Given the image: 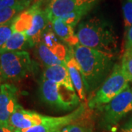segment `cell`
<instances>
[{
    "label": "cell",
    "instance_id": "obj_1",
    "mask_svg": "<svg viewBox=\"0 0 132 132\" xmlns=\"http://www.w3.org/2000/svg\"><path fill=\"white\" fill-rule=\"evenodd\" d=\"M72 48L83 76L85 91L92 93L111 74L114 66V55L86 47L79 43Z\"/></svg>",
    "mask_w": 132,
    "mask_h": 132
},
{
    "label": "cell",
    "instance_id": "obj_2",
    "mask_svg": "<svg viewBox=\"0 0 132 132\" xmlns=\"http://www.w3.org/2000/svg\"><path fill=\"white\" fill-rule=\"evenodd\" d=\"M76 35L81 46L113 55L118 52V37L113 26L101 17L93 16L81 21Z\"/></svg>",
    "mask_w": 132,
    "mask_h": 132
},
{
    "label": "cell",
    "instance_id": "obj_3",
    "mask_svg": "<svg viewBox=\"0 0 132 132\" xmlns=\"http://www.w3.org/2000/svg\"><path fill=\"white\" fill-rule=\"evenodd\" d=\"M40 93L44 103L60 111L73 110L80 104L81 100L75 89L43 78L40 83Z\"/></svg>",
    "mask_w": 132,
    "mask_h": 132
},
{
    "label": "cell",
    "instance_id": "obj_4",
    "mask_svg": "<svg viewBox=\"0 0 132 132\" xmlns=\"http://www.w3.org/2000/svg\"><path fill=\"white\" fill-rule=\"evenodd\" d=\"M128 79L122 71L120 65H115L111 74L101 85L95 95L90 99L88 106L90 109L103 108L128 86Z\"/></svg>",
    "mask_w": 132,
    "mask_h": 132
},
{
    "label": "cell",
    "instance_id": "obj_5",
    "mask_svg": "<svg viewBox=\"0 0 132 132\" xmlns=\"http://www.w3.org/2000/svg\"><path fill=\"white\" fill-rule=\"evenodd\" d=\"M31 68L32 60L26 51L0 54V76L3 80H21Z\"/></svg>",
    "mask_w": 132,
    "mask_h": 132
},
{
    "label": "cell",
    "instance_id": "obj_6",
    "mask_svg": "<svg viewBox=\"0 0 132 132\" xmlns=\"http://www.w3.org/2000/svg\"><path fill=\"white\" fill-rule=\"evenodd\" d=\"M103 122L106 127L117 125L124 117L132 112V87L128 85L104 107Z\"/></svg>",
    "mask_w": 132,
    "mask_h": 132
},
{
    "label": "cell",
    "instance_id": "obj_7",
    "mask_svg": "<svg viewBox=\"0 0 132 132\" xmlns=\"http://www.w3.org/2000/svg\"><path fill=\"white\" fill-rule=\"evenodd\" d=\"M98 2V0H52L45 9L52 23L55 19L75 11L84 10L89 13Z\"/></svg>",
    "mask_w": 132,
    "mask_h": 132
},
{
    "label": "cell",
    "instance_id": "obj_8",
    "mask_svg": "<svg viewBox=\"0 0 132 132\" xmlns=\"http://www.w3.org/2000/svg\"><path fill=\"white\" fill-rule=\"evenodd\" d=\"M86 111L85 104H81L72 112L60 117L48 116L47 119L42 123L34 127L24 130H15L14 132H58L66 126L71 124L83 117Z\"/></svg>",
    "mask_w": 132,
    "mask_h": 132
},
{
    "label": "cell",
    "instance_id": "obj_9",
    "mask_svg": "<svg viewBox=\"0 0 132 132\" xmlns=\"http://www.w3.org/2000/svg\"><path fill=\"white\" fill-rule=\"evenodd\" d=\"M18 88L12 84L0 85V124L9 126L10 118L18 105Z\"/></svg>",
    "mask_w": 132,
    "mask_h": 132
},
{
    "label": "cell",
    "instance_id": "obj_10",
    "mask_svg": "<svg viewBox=\"0 0 132 132\" xmlns=\"http://www.w3.org/2000/svg\"><path fill=\"white\" fill-rule=\"evenodd\" d=\"M47 118L46 115L24 109L21 106L18 104L10 118L9 126L13 131L27 129L42 124Z\"/></svg>",
    "mask_w": 132,
    "mask_h": 132
},
{
    "label": "cell",
    "instance_id": "obj_11",
    "mask_svg": "<svg viewBox=\"0 0 132 132\" xmlns=\"http://www.w3.org/2000/svg\"><path fill=\"white\" fill-rule=\"evenodd\" d=\"M49 22L46 9H42L40 5L34 13L31 27L26 32L30 47L37 46L41 41L43 35L48 27Z\"/></svg>",
    "mask_w": 132,
    "mask_h": 132
},
{
    "label": "cell",
    "instance_id": "obj_12",
    "mask_svg": "<svg viewBox=\"0 0 132 132\" xmlns=\"http://www.w3.org/2000/svg\"><path fill=\"white\" fill-rule=\"evenodd\" d=\"M66 67L68 68L71 81L75 88L76 92L81 101H85L86 96V91L83 76L81 72L80 68L73 54V48L70 47L68 49V56L66 58Z\"/></svg>",
    "mask_w": 132,
    "mask_h": 132
},
{
    "label": "cell",
    "instance_id": "obj_13",
    "mask_svg": "<svg viewBox=\"0 0 132 132\" xmlns=\"http://www.w3.org/2000/svg\"><path fill=\"white\" fill-rule=\"evenodd\" d=\"M42 78L57 84L66 85L71 89H75L71 81L69 71L66 65H58L46 67L43 71Z\"/></svg>",
    "mask_w": 132,
    "mask_h": 132
},
{
    "label": "cell",
    "instance_id": "obj_14",
    "mask_svg": "<svg viewBox=\"0 0 132 132\" xmlns=\"http://www.w3.org/2000/svg\"><path fill=\"white\" fill-rule=\"evenodd\" d=\"M51 24L56 35L70 47H73L79 43L78 37L74 33L73 27L66 24L62 19L60 18L55 19Z\"/></svg>",
    "mask_w": 132,
    "mask_h": 132
},
{
    "label": "cell",
    "instance_id": "obj_15",
    "mask_svg": "<svg viewBox=\"0 0 132 132\" xmlns=\"http://www.w3.org/2000/svg\"><path fill=\"white\" fill-rule=\"evenodd\" d=\"M27 47H30L28 38L25 32H14L12 34L8 40L0 48V54L6 52H21Z\"/></svg>",
    "mask_w": 132,
    "mask_h": 132
},
{
    "label": "cell",
    "instance_id": "obj_16",
    "mask_svg": "<svg viewBox=\"0 0 132 132\" xmlns=\"http://www.w3.org/2000/svg\"><path fill=\"white\" fill-rule=\"evenodd\" d=\"M35 52L38 59L46 67H51V66L58 65H66V62L62 61L54 52L50 50L42 41H40L36 46Z\"/></svg>",
    "mask_w": 132,
    "mask_h": 132
},
{
    "label": "cell",
    "instance_id": "obj_17",
    "mask_svg": "<svg viewBox=\"0 0 132 132\" xmlns=\"http://www.w3.org/2000/svg\"><path fill=\"white\" fill-rule=\"evenodd\" d=\"M60 132H93V124L89 120H83L82 117L66 126Z\"/></svg>",
    "mask_w": 132,
    "mask_h": 132
},
{
    "label": "cell",
    "instance_id": "obj_18",
    "mask_svg": "<svg viewBox=\"0 0 132 132\" xmlns=\"http://www.w3.org/2000/svg\"><path fill=\"white\" fill-rule=\"evenodd\" d=\"M28 5H18L0 9V25L6 24L10 20L14 19L16 15L29 8Z\"/></svg>",
    "mask_w": 132,
    "mask_h": 132
},
{
    "label": "cell",
    "instance_id": "obj_19",
    "mask_svg": "<svg viewBox=\"0 0 132 132\" xmlns=\"http://www.w3.org/2000/svg\"><path fill=\"white\" fill-rule=\"evenodd\" d=\"M120 65L128 81H132V49L125 51Z\"/></svg>",
    "mask_w": 132,
    "mask_h": 132
},
{
    "label": "cell",
    "instance_id": "obj_20",
    "mask_svg": "<svg viewBox=\"0 0 132 132\" xmlns=\"http://www.w3.org/2000/svg\"><path fill=\"white\" fill-rule=\"evenodd\" d=\"M15 19V18H14ZM14 19L7 23L0 25V48L2 47L13 33V22Z\"/></svg>",
    "mask_w": 132,
    "mask_h": 132
},
{
    "label": "cell",
    "instance_id": "obj_21",
    "mask_svg": "<svg viewBox=\"0 0 132 132\" xmlns=\"http://www.w3.org/2000/svg\"><path fill=\"white\" fill-rule=\"evenodd\" d=\"M122 10L124 25L126 32L132 27V0H123Z\"/></svg>",
    "mask_w": 132,
    "mask_h": 132
},
{
    "label": "cell",
    "instance_id": "obj_22",
    "mask_svg": "<svg viewBox=\"0 0 132 132\" xmlns=\"http://www.w3.org/2000/svg\"><path fill=\"white\" fill-rule=\"evenodd\" d=\"M87 13H88V12H87V11L78 10V11H75V12L71 13L69 14L65 15L60 19H62L66 24H69L70 26L74 27L80 21L82 17H84L85 15H87Z\"/></svg>",
    "mask_w": 132,
    "mask_h": 132
},
{
    "label": "cell",
    "instance_id": "obj_23",
    "mask_svg": "<svg viewBox=\"0 0 132 132\" xmlns=\"http://www.w3.org/2000/svg\"><path fill=\"white\" fill-rule=\"evenodd\" d=\"M34 0H0V9L18 5L31 6Z\"/></svg>",
    "mask_w": 132,
    "mask_h": 132
},
{
    "label": "cell",
    "instance_id": "obj_24",
    "mask_svg": "<svg viewBox=\"0 0 132 132\" xmlns=\"http://www.w3.org/2000/svg\"><path fill=\"white\" fill-rule=\"evenodd\" d=\"M126 45L125 48L126 50L132 49V27L128 29L126 32Z\"/></svg>",
    "mask_w": 132,
    "mask_h": 132
},
{
    "label": "cell",
    "instance_id": "obj_25",
    "mask_svg": "<svg viewBox=\"0 0 132 132\" xmlns=\"http://www.w3.org/2000/svg\"><path fill=\"white\" fill-rule=\"evenodd\" d=\"M120 132H132V118L128 120L121 127Z\"/></svg>",
    "mask_w": 132,
    "mask_h": 132
},
{
    "label": "cell",
    "instance_id": "obj_26",
    "mask_svg": "<svg viewBox=\"0 0 132 132\" xmlns=\"http://www.w3.org/2000/svg\"><path fill=\"white\" fill-rule=\"evenodd\" d=\"M0 132H14L13 130L10 127L5 126L3 125L0 124Z\"/></svg>",
    "mask_w": 132,
    "mask_h": 132
},
{
    "label": "cell",
    "instance_id": "obj_27",
    "mask_svg": "<svg viewBox=\"0 0 132 132\" xmlns=\"http://www.w3.org/2000/svg\"><path fill=\"white\" fill-rule=\"evenodd\" d=\"M2 78H1V76H0V85H2V84H1V81H2Z\"/></svg>",
    "mask_w": 132,
    "mask_h": 132
},
{
    "label": "cell",
    "instance_id": "obj_28",
    "mask_svg": "<svg viewBox=\"0 0 132 132\" xmlns=\"http://www.w3.org/2000/svg\"><path fill=\"white\" fill-rule=\"evenodd\" d=\"M58 132H60V131H58Z\"/></svg>",
    "mask_w": 132,
    "mask_h": 132
}]
</instances>
